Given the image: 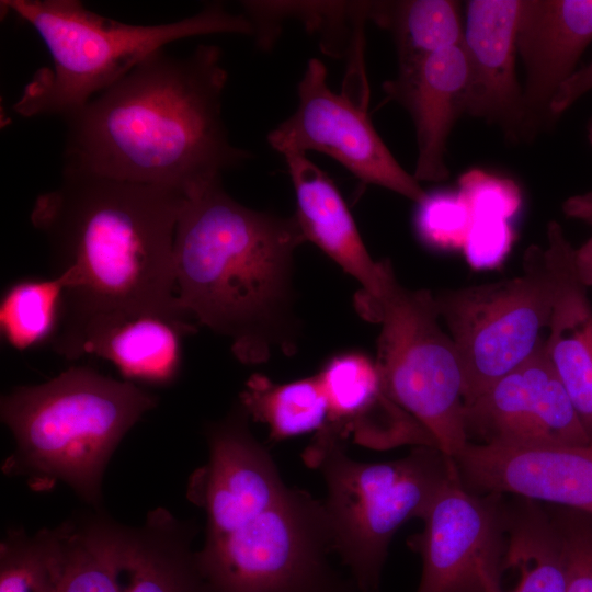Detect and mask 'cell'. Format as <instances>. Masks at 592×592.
<instances>
[{
    "label": "cell",
    "mask_w": 592,
    "mask_h": 592,
    "mask_svg": "<svg viewBox=\"0 0 592 592\" xmlns=\"http://www.w3.org/2000/svg\"><path fill=\"white\" fill-rule=\"evenodd\" d=\"M221 50L160 49L65 119L64 170L173 190L186 198L221 182L252 155L223 117Z\"/></svg>",
    "instance_id": "1"
},
{
    "label": "cell",
    "mask_w": 592,
    "mask_h": 592,
    "mask_svg": "<svg viewBox=\"0 0 592 592\" xmlns=\"http://www.w3.org/2000/svg\"><path fill=\"white\" fill-rule=\"evenodd\" d=\"M237 402L207 424V462L187 483L206 516L195 553L209 592H322L341 576L323 501L287 487Z\"/></svg>",
    "instance_id": "2"
},
{
    "label": "cell",
    "mask_w": 592,
    "mask_h": 592,
    "mask_svg": "<svg viewBox=\"0 0 592 592\" xmlns=\"http://www.w3.org/2000/svg\"><path fill=\"white\" fill-rule=\"evenodd\" d=\"M185 200L169 189L64 170L30 216L54 275L67 283L60 321L113 311L191 319L178 303L173 257Z\"/></svg>",
    "instance_id": "3"
},
{
    "label": "cell",
    "mask_w": 592,
    "mask_h": 592,
    "mask_svg": "<svg viewBox=\"0 0 592 592\" xmlns=\"http://www.w3.org/2000/svg\"><path fill=\"white\" fill-rule=\"evenodd\" d=\"M307 241L295 215L240 204L221 182L185 200L174 235L175 293L198 325L231 341L243 364L296 348L295 252Z\"/></svg>",
    "instance_id": "4"
},
{
    "label": "cell",
    "mask_w": 592,
    "mask_h": 592,
    "mask_svg": "<svg viewBox=\"0 0 592 592\" xmlns=\"http://www.w3.org/2000/svg\"><path fill=\"white\" fill-rule=\"evenodd\" d=\"M156 405L157 397L135 383L82 366L42 384L18 386L0 400L1 421L15 442L3 473L25 477L38 491L66 483L99 508L112 454Z\"/></svg>",
    "instance_id": "5"
},
{
    "label": "cell",
    "mask_w": 592,
    "mask_h": 592,
    "mask_svg": "<svg viewBox=\"0 0 592 592\" xmlns=\"http://www.w3.org/2000/svg\"><path fill=\"white\" fill-rule=\"evenodd\" d=\"M1 7L35 30L52 58V66L34 75L13 105L23 117L66 118L172 42L208 34L254 35L244 13H232L219 2L155 25L115 21L77 0H4Z\"/></svg>",
    "instance_id": "6"
},
{
    "label": "cell",
    "mask_w": 592,
    "mask_h": 592,
    "mask_svg": "<svg viewBox=\"0 0 592 592\" xmlns=\"http://www.w3.org/2000/svg\"><path fill=\"white\" fill-rule=\"evenodd\" d=\"M327 487L323 501L333 553L362 592H378L389 543L413 517L423 519L436 494L456 471L453 459L434 446H414L400 459L358 462L343 442L319 457Z\"/></svg>",
    "instance_id": "7"
},
{
    "label": "cell",
    "mask_w": 592,
    "mask_h": 592,
    "mask_svg": "<svg viewBox=\"0 0 592 592\" xmlns=\"http://www.w3.org/2000/svg\"><path fill=\"white\" fill-rule=\"evenodd\" d=\"M356 303L364 318L382 326L376 363L389 396L454 459L469 442L465 373L434 295L401 286L388 262L378 298Z\"/></svg>",
    "instance_id": "8"
},
{
    "label": "cell",
    "mask_w": 592,
    "mask_h": 592,
    "mask_svg": "<svg viewBox=\"0 0 592 592\" xmlns=\"http://www.w3.org/2000/svg\"><path fill=\"white\" fill-rule=\"evenodd\" d=\"M523 267L517 277L434 295L463 363L465 406L525 362L549 327L557 278L546 248L531 246Z\"/></svg>",
    "instance_id": "9"
},
{
    "label": "cell",
    "mask_w": 592,
    "mask_h": 592,
    "mask_svg": "<svg viewBox=\"0 0 592 592\" xmlns=\"http://www.w3.org/2000/svg\"><path fill=\"white\" fill-rule=\"evenodd\" d=\"M295 112L267 134L269 145L282 156L318 151L348 169L364 184L392 191L419 202L425 194L376 132L367 102L350 92L335 93L327 83L322 61L310 58L297 84Z\"/></svg>",
    "instance_id": "10"
},
{
    "label": "cell",
    "mask_w": 592,
    "mask_h": 592,
    "mask_svg": "<svg viewBox=\"0 0 592 592\" xmlns=\"http://www.w3.org/2000/svg\"><path fill=\"white\" fill-rule=\"evenodd\" d=\"M501 494L467 489L451 476L408 545L422 558L415 592H486L500 582L506 548V504Z\"/></svg>",
    "instance_id": "11"
},
{
    "label": "cell",
    "mask_w": 592,
    "mask_h": 592,
    "mask_svg": "<svg viewBox=\"0 0 592 592\" xmlns=\"http://www.w3.org/2000/svg\"><path fill=\"white\" fill-rule=\"evenodd\" d=\"M468 440L502 446L592 443L548 358L545 340L521 365L465 406Z\"/></svg>",
    "instance_id": "12"
},
{
    "label": "cell",
    "mask_w": 592,
    "mask_h": 592,
    "mask_svg": "<svg viewBox=\"0 0 592 592\" xmlns=\"http://www.w3.org/2000/svg\"><path fill=\"white\" fill-rule=\"evenodd\" d=\"M453 460L462 482L474 492L510 493L592 514V443L502 446L468 442Z\"/></svg>",
    "instance_id": "13"
},
{
    "label": "cell",
    "mask_w": 592,
    "mask_h": 592,
    "mask_svg": "<svg viewBox=\"0 0 592 592\" xmlns=\"http://www.w3.org/2000/svg\"><path fill=\"white\" fill-rule=\"evenodd\" d=\"M196 327L189 318L153 311H113L62 320L50 341L68 360L110 361L128 382L168 385L182 362V340Z\"/></svg>",
    "instance_id": "14"
},
{
    "label": "cell",
    "mask_w": 592,
    "mask_h": 592,
    "mask_svg": "<svg viewBox=\"0 0 592 592\" xmlns=\"http://www.w3.org/2000/svg\"><path fill=\"white\" fill-rule=\"evenodd\" d=\"M522 0H470L463 49L467 67L464 113L522 138L523 90L516 77Z\"/></svg>",
    "instance_id": "15"
},
{
    "label": "cell",
    "mask_w": 592,
    "mask_h": 592,
    "mask_svg": "<svg viewBox=\"0 0 592 592\" xmlns=\"http://www.w3.org/2000/svg\"><path fill=\"white\" fill-rule=\"evenodd\" d=\"M592 42V0H522L516 48L524 70L522 138L546 121L557 91Z\"/></svg>",
    "instance_id": "16"
},
{
    "label": "cell",
    "mask_w": 592,
    "mask_h": 592,
    "mask_svg": "<svg viewBox=\"0 0 592 592\" xmlns=\"http://www.w3.org/2000/svg\"><path fill=\"white\" fill-rule=\"evenodd\" d=\"M329 418L315 436L327 442L355 443L375 449L403 444L435 446L422 425L389 396L376 361L358 352L330 358L318 373Z\"/></svg>",
    "instance_id": "17"
},
{
    "label": "cell",
    "mask_w": 592,
    "mask_h": 592,
    "mask_svg": "<svg viewBox=\"0 0 592 592\" xmlns=\"http://www.w3.org/2000/svg\"><path fill=\"white\" fill-rule=\"evenodd\" d=\"M466 80L460 44L398 69L397 76L383 84L387 99L403 106L413 121L418 150L413 177L418 182H440L449 177L447 139L464 113Z\"/></svg>",
    "instance_id": "18"
},
{
    "label": "cell",
    "mask_w": 592,
    "mask_h": 592,
    "mask_svg": "<svg viewBox=\"0 0 592 592\" xmlns=\"http://www.w3.org/2000/svg\"><path fill=\"white\" fill-rule=\"evenodd\" d=\"M546 248L557 289L545 348L592 442V306L576 267V249L550 221Z\"/></svg>",
    "instance_id": "19"
},
{
    "label": "cell",
    "mask_w": 592,
    "mask_h": 592,
    "mask_svg": "<svg viewBox=\"0 0 592 592\" xmlns=\"http://www.w3.org/2000/svg\"><path fill=\"white\" fill-rule=\"evenodd\" d=\"M283 157L295 192V216L307 241L360 283L357 297L378 298L388 260L371 257L340 191L323 170L304 153Z\"/></svg>",
    "instance_id": "20"
},
{
    "label": "cell",
    "mask_w": 592,
    "mask_h": 592,
    "mask_svg": "<svg viewBox=\"0 0 592 592\" xmlns=\"http://www.w3.org/2000/svg\"><path fill=\"white\" fill-rule=\"evenodd\" d=\"M194 527L162 508L143 526L126 527L123 592H209L192 549Z\"/></svg>",
    "instance_id": "21"
},
{
    "label": "cell",
    "mask_w": 592,
    "mask_h": 592,
    "mask_svg": "<svg viewBox=\"0 0 592 592\" xmlns=\"http://www.w3.org/2000/svg\"><path fill=\"white\" fill-rule=\"evenodd\" d=\"M517 569L520 578L508 592H566L567 570L561 538L549 509L522 499L506 505L504 570ZM486 592H505L500 582Z\"/></svg>",
    "instance_id": "22"
},
{
    "label": "cell",
    "mask_w": 592,
    "mask_h": 592,
    "mask_svg": "<svg viewBox=\"0 0 592 592\" xmlns=\"http://www.w3.org/2000/svg\"><path fill=\"white\" fill-rule=\"evenodd\" d=\"M367 19L392 35L398 69L463 43L460 5L453 0L366 2Z\"/></svg>",
    "instance_id": "23"
},
{
    "label": "cell",
    "mask_w": 592,
    "mask_h": 592,
    "mask_svg": "<svg viewBox=\"0 0 592 592\" xmlns=\"http://www.w3.org/2000/svg\"><path fill=\"white\" fill-rule=\"evenodd\" d=\"M239 403L250 419L269 426L274 441L316 434L329 418L328 399L318 374L283 384L254 374L247 380Z\"/></svg>",
    "instance_id": "24"
},
{
    "label": "cell",
    "mask_w": 592,
    "mask_h": 592,
    "mask_svg": "<svg viewBox=\"0 0 592 592\" xmlns=\"http://www.w3.org/2000/svg\"><path fill=\"white\" fill-rule=\"evenodd\" d=\"M126 526L96 515L68 522L65 558L57 592H123Z\"/></svg>",
    "instance_id": "25"
},
{
    "label": "cell",
    "mask_w": 592,
    "mask_h": 592,
    "mask_svg": "<svg viewBox=\"0 0 592 592\" xmlns=\"http://www.w3.org/2000/svg\"><path fill=\"white\" fill-rule=\"evenodd\" d=\"M66 286L61 275L11 284L0 303V329L5 342L19 351L50 343L60 323Z\"/></svg>",
    "instance_id": "26"
},
{
    "label": "cell",
    "mask_w": 592,
    "mask_h": 592,
    "mask_svg": "<svg viewBox=\"0 0 592 592\" xmlns=\"http://www.w3.org/2000/svg\"><path fill=\"white\" fill-rule=\"evenodd\" d=\"M68 522L35 534L12 531L0 545V592H57Z\"/></svg>",
    "instance_id": "27"
},
{
    "label": "cell",
    "mask_w": 592,
    "mask_h": 592,
    "mask_svg": "<svg viewBox=\"0 0 592 592\" xmlns=\"http://www.w3.org/2000/svg\"><path fill=\"white\" fill-rule=\"evenodd\" d=\"M415 204L414 228L423 244L440 251L463 249L471 216L458 191L425 192Z\"/></svg>",
    "instance_id": "28"
},
{
    "label": "cell",
    "mask_w": 592,
    "mask_h": 592,
    "mask_svg": "<svg viewBox=\"0 0 592 592\" xmlns=\"http://www.w3.org/2000/svg\"><path fill=\"white\" fill-rule=\"evenodd\" d=\"M549 512L563 547L566 592H592V514L555 505Z\"/></svg>",
    "instance_id": "29"
},
{
    "label": "cell",
    "mask_w": 592,
    "mask_h": 592,
    "mask_svg": "<svg viewBox=\"0 0 592 592\" xmlns=\"http://www.w3.org/2000/svg\"><path fill=\"white\" fill-rule=\"evenodd\" d=\"M458 192L465 200L471 219L510 220L520 209L522 195L517 184L481 169H470L458 179Z\"/></svg>",
    "instance_id": "30"
},
{
    "label": "cell",
    "mask_w": 592,
    "mask_h": 592,
    "mask_svg": "<svg viewBox=\"0 0 592 592\" xmlns=\"http://www.w3.org/2000/svg\"><path fill=\"white\" fill-rule=\"evenodd\" d=\"M513 240L514 232L510 220L471 219L462 250L471 267L476 270L494 269L506 258Z\"/></svg>",
    "instance_id": "31"
},
{
    "label": "cell",
    "mask_w": 592,
    "mask_h": 592,
    "mask_svg": "<svg viewBox=\"0 0 592 592\" xmlns=\"http://www.w3.org/2000/svg\"><path fill=\"white\" fill-rule=\"evenodd\" d=\"M592 90V60L576 72L559 88L554 96L549 115L550 119L561 115L582 95Z\"/></svg>",
    "instance_id": "32"
},
{
    "label": "cell",
    "mask_w": 592,
    "mask_h": 592,
    "mask_svg": "<svg viewBox=\"0 0 592 592\" xmlns=\"http://www.w3.org/2000/svg\"><path fill=\"white\" fill-rule=\"evenodd\" d=\"M563 214L592 226V191L568 197L562 203Z\"/></svg>",
    "instance_id": "33"
},
{
    "label": "cell",
    "mask_w": 592,
    "mask_h": 592,
    "mask_svg": "<svg viewBox=\"0 0 592 592\" xmlns=\"http://www.w3.org/2000/svg\"><path fill=\"white\" fill-rule=\"evenodd\" d=\"M576 266L578 272L592 269V237L576 249Z\"/></svg>",
    "instance_id": "34"
},
{
    "label": "cell",
    "mask_w": 592,
    "mask_h": 592,
    "mask_svg": "<svg viewBox=\"0 0 592 592\" xmlns=\"http://www.w3.org/2000/svg\"><path fill=\"white\" fill-rule=\"evenodd\" d=\"M323 592H362L355 582L350 579L340 578Z\"/></svg>",
    "instance_id": "35"
},
{
    "label": "cell",
    "mask_w": 592,
    "mask_h": 592,
    "mask_svg": "<svg viewBox=\"0 0 592 592\" xmlns=\"http://www.w3.org/2000/svg\"><path fill=\"white\" fill-rule=\"evenodd\" d=\"M589 140L592 144V123H591L590 128H589Z\"/></svg>",
    "instance_id": "36"
}]
</instances>
